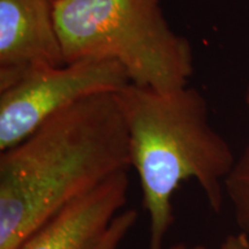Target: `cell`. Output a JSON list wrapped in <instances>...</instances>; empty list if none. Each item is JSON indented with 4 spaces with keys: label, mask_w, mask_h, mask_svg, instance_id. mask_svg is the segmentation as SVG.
Here are the masks:
<instances>
[{
    "label": "cell",
    "mask_w": 249,
    "mask_h": 249,
    "mask_svg": "<svg viewBox=\"0 0 249 249\" xmlns=\"http://www.w3.org/2000/svg\"><path fill=\"white\" fill-rule=\"evenodd\" d=\"M245 103L246 105H247L248 110H249V83L247 86V88H246V92H245Z\"/></svg>",
    "instance_id": "obj_11"
},
{
    "label": "cell",
    "mask_w": 249,
    "mask_h": 249,
    "mask_svg": "<svg viewBox=\"0 0 249 249\" xmlns=\"http://www.w3.org/2000/svg\"><path fill=\"white\" fill-rule=\"evenodd\" d=\"M149 216V249H163L173 226V195L195 180L209 207L222 213L225 181L236 157L213 128L203 95L186 86L171 91L129 83L117 92Z\"/></svg>",
    "instance_id": "obj_2"
},
{
    "label": "cell",
    "mask_w": 249,
    "mask_h": 249,
    "mask_svg": "<svg viewBox=\"0 0 249 249\" xmlns=\"http://www.w3.org/2000/svg\"><path fill=\"white\" fill-rule=\"evenodd\" d=\"M64 64L53 0H0V91Z\"/></svg>",
    "instance_id": "obj_5"
},
{
    "label": "cell",
    "mask_w": 249,
    "mask_h": 249,
    "mask_svg": "<svg viewBox=\"0 0 249 249\" xmlns=\"http://www.w3.org/2000/svg\"><path fill=\"white\" fill-rule=\"evenodd\" d=\"M225 196L231 203L239 230L249 236V142L225 181Z\"/></svg>",
    "instance_id": "obj_7"
},
{
    "label": "cell",
    "mask_w": 249,
    "mask_h": 249,
    "mask_svg": "<svg viewBox=\"0 0 249 249\" xmlns=\"http://www.w3.org/2000/svg\"><path fill=\"white\" fill-rule=\"evenodd\" d=\"M170 249H207L203 245H195L192 246V247H187L185 244L182 242H179V244H174L173 246H171Z\"/></svg>",
    "instance_id": "obj_10"
},
{
    "label": "cell",
    "mask_w": 249,
    "mask_h": 249,
    "mask_svg": "<svg viewBox=\"0 0 249 249\" xmlns=\"http://www.w3.org/2000/svg\"><path fill=\"white\" fill-rule=\"evenodd\" d=\"M53 9L66 62L110 59L133 85L158 91L188 86L192 45L167 23L161 0H55Z\"/></svg>",
    "instance_id": "obj_3"
},
{
    "label": "cell",
    "mask_w": 249,
    "mask_h": 249,
    "mask_svg": "<svg viewBox=\"0 0 249 249\" xmlns=\"http://www.w3.org/2000/svg\"><path fill=\"white\" fill-rule=\"evenodd\" d=\"M129 83L124 68L110 59H82L31 74L0 91V151L62 108L98 93L118 92Z\"/></svg>",
    "instance_id": "obj_4"
},
{
    "label": "cell",
    "mask_w": 249,
    "mask_h": 249,
    "mask_svg": "<svg viewBox=\"0 0 249 249\" xmlns=\"http://www.w3.org/2000/svg\"><path fill=\"white\" fill-rule=\"evenodd\" d=\"M53 1H55V0H53Z\"/></svg>",
    "instance_id": "obj_12"
},
{
    "label": "cell",
    "mask_w": 249,
    "mask_h": 249,
    "mask_svg": "<svg viewBox=\"0 0 249 249\" xmlns=\"http://www.w3.org/2000/svg\"><path fill=\"white\" fill-rule=\"evenodd\" d=\"M138 218L139 213L135 209H124L121 211L92 249H119L124 238L135 226Z\"/></svg>",
    "instance_id": "obj_8"
},
{
    "label": "cell",
    "mask_w": 249,
    "mask_h": 249,
    "mask_svg": "<svg viewBox=\"0 0 249 249\" xmlns=\"http://www.w3.org/2000/svg\"><path fill=\"white\" fill-rule=\"evenodd\" d=\"M129 167L117 92L54 113L0 155V249H17L62 208Z\"/></svg>",
    "instance_id": "obj_1"
},
{
    "label": "cell",
    "mask_w": 249,
    "mask_h": 249,
    "mask_svg": "<svg viewBox=\"0 0 249 249\" xmlns=\"http://www.w3.org/2000/svg\"><path fill=\"white\" fill-rule=\"evenodd\" d=\"M219 249H249V236L241 231L229 234L220 244Z\"/></svg>",
    "instance_id": "obj_9"
},
{
    "label": "cell",
    "mask_w": 249,
    "mask_h": 249,
    "mask_svg": "<svg viewBox=\"0 0 249 249\" xmlns=\"http://www.w3.org/2000/svg\"><path fill=\"white\" fill-rule=\"evenodd\" d=\"M128 171L114 174L88 194L62 208L17 249H92L128 198Z\"/></svg>",
    "instance_id": "obj_6"
}]
</instances>
